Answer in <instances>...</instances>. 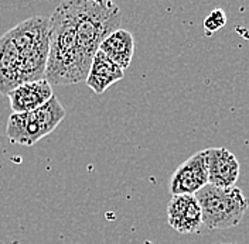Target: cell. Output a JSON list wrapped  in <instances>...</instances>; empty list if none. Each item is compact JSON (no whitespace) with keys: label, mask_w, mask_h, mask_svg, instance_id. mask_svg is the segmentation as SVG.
I'll list each match as a JSON object with an SVG mask.
<instances>
[{"label":"cell","mask_w":249,"mask_h":244,"mask_svg":"<svg viewBox=\"0 0 249 244\" xmlns=\"http://www.w3.org/2000/svg\"><path fill=\"white\" fill-rule=\"evenodd\" d=\"M50 41L44 79L51 86L85 82L91 62L81 51L72 20L60 3L48 18Z\"/></svg>","instance_id":"1"},{"label":"cell","mask_w":249,"mask_h":244,"mask_svg":"<svg viewBox=\"0 0 249 244\" xmlns=\"http://www.w3.org/2000/svg\"><path fill=\"white\" fill-rule=\"evenodd\" d=\"M62 4L72 20L81 51L92 61L104 40L121 29V9L109 0H65Z\"/></svg>","instance_id":"2"},{"label":"cell","mask_w":249,"mask_h":244,"mask_svg":"<svg viewBox=\"0 0 249 244\" xmlns=\"http://www.w3.org/2000/svg\"><path fill=\"white\" fill-rule=\"evenodd\" d=\"M9 34L20 55L21 83L44 79L50 41L48 18L30 17L9 30Z\"/></svg>","instance_id":"3"},{"label":"cell","mask_w":249,"mask_h":244,"mask_svg":"<svg viewBox=\"0 0 249 244\" xmlns=\"http://www.w3.org/2000/svg\"><path fill=\"white\" fill-rule=\"evenodd\" d=\"M202 214V225L211 230H225L241 223L249 202L236 186L218 188L207 183L194 194Z\"/></svg>","instance_id":"4"},{"label":"cell","mask_w":249,"mask_h":244,"mask_svg":"<svg viewBox=\"0 0 249 244\" xmlns=\"http://www.w3.org/2000/svg\"><path fill=\"white\" fill-rule=\"evenodd\" d=\"M65 117V109L53 96L43 106L26 113H12L6 126V136L10 143L31 147L53 133Z\"/></svg>","instance_id":"5"},{"label":"cell","mask_w":249,"mask_h":244,"mask_svg":"<svg viewBox=\"0 0 249 244\" xmlns=\"http://www.w3.org/2000/svg\"><path fill=\"white\" fill-rule=\"evenodd\" d=\"M208 183L204 150L198 151L177 168L170 179V192L174 195H194Z\"/></svg>","instance_id":"6"},{"label":"cell","mask_w":249,"mask_h":244,"mask_svg":"<svg viewBox=\"0 0 249 244\" xmlns=\"http://www.w3.org/2000/svg\"><path fill=\"white\" fill-rule=\"evenodd\" d=\"M167 222L181 234H196L202 229L201 208L194 195H174L167 205Z\"/></svg>","instance_id":"7"},{"label":"cell","mask_w":249,"mask_h":244,"mask_svg":"<svg viewBox=\"0 0 249 244\" xmlns=\"http://www.w3.org/2000/svg\"><path fill=\"white\" fill-rule=\"evenodd\" d=\"M208 183L218 188H231L239 177V163L230 150L213 147L204 150Z\"/></svg>","instance_id":"8"},{"label":"cell","mask_w":249,"mask_h":244,"mask_svg":"<svg viewBox=\"0 0 249 244\" xmlns=\"http://www.w3.org/2000/svg\"><path fill=\"white\" fill-rule=\"evenodd\" d=\"M54 96L53 86L46 79L24 82L7 93L13 113H26L43 106Z\"/></svg>","instance_id":"9"},{"label":"cell","mask_w":249,"mask_h":244,"mask_svg":"<svg viewBox=\"0 0 249 244\" xmlns=\"http://www.w3.org/2000/svg\"><path fill=\"white\" fill-rule=\"evenodd\" d=\"M21 85L20 55L9 31L0 37V93L6 95Z\"/></svg>","instance_id":"10"},{"label":"cell","mask_w":249,"mask_h":244,"mask_svg":"<svg viewBox=\"0 0 249 244\" xmlns=\"http://www.w3.org/2000/svg\"><path fill=\"white\" fill-rule=\"evenodd\" d=\"M124 71L122 68H119L115 62L110 61L101 51H96L91 62V68H89L88 77L85 79V83L95 93L101 95L107 91L109 86L124 79Z\"/></svg>","instance_id":"11"},{"label":"cell","mask_w":249,"mask_h":244,"mask_svg":"<svg viewBox=\"0 0 249 244\" xmlns=\"http://www.w3.org/2000/svg\"><path fill=\"white\" fill-rule=\"evenodd\" d=\"M104 55H107L112 62H115L119 68L127 69L133 54H135V40L132 33L124 29L113 31L109 37L104 40L99 46V49Z\"/></svg>","instance_id":"12"},{"label":"cell","mask_w":249,"mask_h":244,"mask_svg":"<svg viewBox=\"0 0 249 244\" xmlns=\"http://www.w3.org/2000/svg\"><path fill=\"white\" fill-rule=\"evenodd\" d=\"M227 24V15L222 9H215L205 17L202 23V29L207 35H213L214 33L221 30Z\"/></svg>","instance_id":"13"},{"label":"cell","mask_w":249,"mask_h":244,"mask_svg":"<svg viewBox=\"0 0 249 244\" xmlns=\"http://www.w3.org/2000/svg\"><path fill=\"white\" fill-rule=\"evenodd\" d=\"M214 244H235V243H214Z\"/></svg>","instance_id":"14"}]
</instances>
